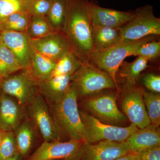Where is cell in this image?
I'll list each match as a JSON object with an SVG mask.
<instances>
[{
	"label": "cell",
	"mask_w": 160,
	"mask_h": 160,
	"mask_svg": "<svg viewBox=\"0 0 160 160\" xmlns=\"http://www.w3.org/2000/svg\"><path fill=\"white\" fill-rule=\"evenodd\" d=\"M65 18L61 32L70 51L82 62H89L94 50L90 0H65Z\"/></svg>",
	"instance_id": "cell-1"
},
{
	"label": "cell",
	"mask_w": 160,
	"mask_h": 160,
	"mask_svg": "<svg viewBox=\"0 0 160 160\" xmlns=\"http://www.w3.org/2000/svg\"><path fill=\"white\" fill-rule=\"evenodd\" d=\"M78 99L77 92L71 83L62 99L47 102L60 141L76 140L86 143L87 132L80 117Z\"/></svg>",
	"instance_id": "cell-2"
},
{
	"label": "cell",
	"mask_w": 160,
	"mask_h": 160,
	"mask_svg": "<svg viewBox=\"0 0 160 160\" xmlns=\"http://www.w3.org/2000/svg\"><path fill=\"white\" fill-rule=\"evenodd\" d=\"M71 80L78 98L106 90L119 89L108 73L89 62L82 63L72 75Z\"/></svg>",
	"instance_id": "cell-3"
},
{
	"label": "cell",
	"mask_w": 160,
	"mask_h": 160,
	"mask_svg": "<svg viewBox=\"0 0 160 160\" xmlns=\"http://www.w3.org/2000/svg\"><path fill=\"white\" fill-rule=\"evenodd\" d=\"M157 36H149L137 41L121 42L107 49L93 52L89 62L106 72L118 86L117 74L121 64L127 57L132 56L141 45L155 40Z\"/></svg>",
	"instance_id": "cell-4"
},
{
	"label": "cell",
	"mask_w": 160,
	"mask_h": 160,
	"mask_svg": "<svg viewBox=\"0 0 160 160\" xmlns=\"http://www.w3.org/2000/svg\"><path fill=\"white\" fill-rule=\"evenodd\" d=\"M108 90L84 98L82 106L87 112L103 123L122 125L128 119L118 108L116 93Z\"/></svg>",
	"instance_id": "cell-5"
},
{
	"label": "cell",
	"mask_w": 160,
	"mask_h": 160,
	"mask_svg": "<svg viewBox=\"0 0 160 160\" xmlns=\"http://www.w3.org/2000/svg\"><path fill=\"white\" fill-rule=\"evenodd\" d=\"M122 41L131 42L160 35V19L155 16L152 6L146 5L134 11L133 18L120 27Z\"/></svg>",
	"instance_id": "cell-6"
},
{
	"label": "cell",
	"mask_w": 160,
	"mask_h": 160,
	"mask_svg": "<svg viewBox=\"0 0 160 160\" xmlns=\"http://www.w3.org/2000/svg\"><path fill=\"white\" fill-rule=\"evenodd\" d=\"M80 117L87 132L86 143L94 144L102 141H126L138 128L131 124L127 127L109 125L101 122L87 112L79 110Z\"/></svg>",
	"instance_id": "cell-7"
},
{
	"label": "cell",
	"mask_w": 160,
	"mask_h": 160,
	"mask_svg": "<svg viewBox=\"0 0 160 160\" xmlns=\"http://www.w3.org/2000/svg\"><path fill=\"white\" fill-rule=\"evenodd\" d=\"M38 81L30 70L24 69L0 81L2 93L14 98L26 107L38 94Z\"/></svg>",
	"instance_id": "cell-8"
},
{
	"label": "cell",
	"mask_w": 160,
	"mask_h": 160,
	"mask_svg": "<svg viewBox=\"0 0 160 160\" xmlns=\"http://www.w3.org/2000/svg\"><path fill=\"white\" fill-rule=\"evenodd\" d=\"M85 143L72 140L44 142L26 160H80Z\"/></svg>",
	"instance_id": "cell-9"
},
{
	"label": "cell",
	"mask_w": 160,
	"mask_h": 160,
	"mask_svg": "<svg viewBox=\"0 0 160 160\" xmlns=\"http://www.w3.org/2000/svg\"><path fill=\"white\" fill-rule=\"evenodd\" d=\"M28 118L39 132L44 142L60 140L47 101L39 93L26 107Z\"/></svg>",
	"instance_id": "cell-10"
},
{
	"label": "cell",
	"mask_w": 160,
	"mask_h": 160,
	"mask_svg": "<svg viewBox=\"0 0 160 160\" xmlns=\"http://www.w3.org/2000/svg\"><path fill=\"white\" fill-rule=\"evenodd\" d=\"M135 85H127L122 100L124 115L138 129H143L151 124L143 97V90Z\"/></svg>",
	"instance_id": "cell-11"
},
{
	"label": "cell",
	"mask_w": 160,
	"mask_h": 160,
	"mask_svg": "<svg viewBox=\"0 0 160 160\" xmlns=\"http://www.w3.org/2000/svg\"><path fill=\"white\" fill-rule=\"evenodd\" d=\"M1 36L2 42L12 52L23 69H29L33 48L27 32L3 29Z\"/></svg>",
	"instance_id": "cell-12"
},
{
	"label": "cell",
	"mask_w": 160,
	"mask_h": 160,
	"mask_svg": "<svg viewBox=\"0 0 160 160\" xmlns=\"http://www.w3.org/2000/svg\"><path fill=\"white\" fill-rule=\"evenodd\" d=\"M129 153L122 142L106 140L94 144L85 143L80 160H114Z\"/></svg>",
	"instance_id": "cell-13"
},
{
	"label": "cell",
	"mask_w": 160,
	"mask_h": 160,
	"mask_svg": "<svg viewBox=\"0 0 160 160\" xmlns=\"http://www.w3.org/2000/svg\"><path fill=\"white\" fill-rule=\"evenodd\" d=\"M27 117L26 107L14 98L2 93L0 96V130L14 132Z\"/></svg>",
	"instance_id": "cell-14"
},
{
	"label": "cell",
	"mask_w": 160,
	"mask_h": 160,
	"mask_svg": "<svg viewBox=\"0 0 160 160\" xmlns=\"http://www.w3.org/2000/svg\"><path fill=\"white\" fill-rule=\"evenodd\" d=\"M89 12L92 24L95 26L120 28L133 18L134 11H122L101 7L90 1Z\"/></svg>",
	"instance_id": "cell-15"
},
{
	"label": "cell",
	"mask_w": 160,
	"mask_h": 160,
	"mask_svg": "<svg viewBox=\"0 0 160 160\" xmlns=\"http://www.w3.org/2000/svg\"><path fill=\"white\" fill-rule=\"evenodd\" d=\"M122 142L129 152L136 154L149 148L159 146V126L150 124L143 129H138Z\"/></svg>",
	"instance_id": "cell-16"
},
{
	"label": "cell",
	"mask_w": 160,
	"mask_h": 160,
	"mask_svg": "<svg viewBox=\"0 0 160 160\" xmlns=\"http://www.w3.org/2000/svg\"><path fill=\"white\" fill-rule=\"evenodd\" d=\"M31 44L36 51L56 61L70 50L61 32H55L40 38L31 39Z\"/></svg>",
	"instance_id": "cell-17"
},
{
	"label": "cell",
	"mask_w": 160,
	"mask_h": 160,
	"mask_svg": "<svg viewBox=\"0 0 160 160\" xmlns=\"http://www.w3.org/2000/svg\"><path fill=\"white\" fill-rule=\"evenodd\" d=\"M72 75L53 77L38 81L39 93L47 102H58L64 97L69 89Z\"/></svg>",
	"instance_id": "cell-18"
},
{
	"label": "cell",
	"mask_w": 160,
	"mask_h": 160,
	"mask_svg": "<svg viewBox=\"0 0 160 160\" xmlns=\"http://www.w3.org/2000/svg\"><path fill=\"white\" fill-rule=\"evenodd\" d=\"M35 126L28 117L14 131L18 153L22 158H25L31 150L34 143Z\"/></svg>",
	"instance_id": "cell-19"
},
{
	"label": "cell",
	"mask_w": 160,
	"mask_h": 160,
	"mask_svg": "<svg viewBox=\"0 0 160 160\" xmlns=\"http://www.w3.org/2000/svg\"><path fill=\"white\" fill-rule=\"evenodd\" d=\"M93 52L109 48L122 41L120 28L92 25Z\"/></svg>",
	"instance_id": "cell-20"
},
{
	"label": "cell",
	"mask_w": 160,
	"mask_h": 160,
	"mask_svg": "<svg viewBox=\"0 0 160 160\" xmlns=\"http://www.w3.org/2000/svg\"><path fill=\"white\" fill-rule=\"evenodd\" d=\"M56 62L33 48L28 69L38 81L45 79L50 76L54 69Z\"/></svg>",
	"instance_id": "cell-21"
},
{
	"label": "cell",
	"mask_w": 160,
	"mask_h": 160,
	"mask_svg": "<svg viewBox=\"0 0 160 160\" xmlns=\"http://www.w3.org/2000/svg\"><path fill=\"white\" fill-rule=\"evenodd\" d=\"M148 62L141 57H137L131 62L123 61L119 69L120 76L125 80L127 85H136L141 72L148 67Z\"/></svg>",
	"instance_id": "cell-22"
},
{
	"label": "cell",
	"mask_w": 160,
	"mask_h": 160,
	"mask_svg": "<svg viewBox=\"0 0 160 160\" xmlns=\"http://www.w3.org/2000/svg\"><path fill=\"white\" fill-rule=\"evenodd\" d=\"M22 69L12 52L0 42V81Z\"/></svg>",
	"instance_id": "cell-23"
},
{
	"label": "cell",
	"mask_w": 160,
	"mask_h": 160,
	"mask_svg": "<svg viewBox=\"0 0 160 160\" xmlns=\"http://www.w3.org/2000/svg\"><path fill=\"white\" fill-rule=\"evenodd\" d=\"M82 63V62L69 50L57 60L54 69L49 78L72 75L79 68Z\"/></svg>",
	"instance_id": "cell-24"
},
{
	"label": "cell",
	"mask_w": 160,
	"mask_h": 160,
	"mask_svg": "<svg viewBox=\"0 0 160 160\" xmlns=\"http://www.w3.org/2000/svg\"><path fill=\"white\" fill-rule=\"evenodd\" d=\"M34 0H0V22L10 15L18 12H29Z\"/></svg>",
	"instance_id": "cell-25"
},
{
	"label": "cell",
	"mask_w": 160,
	"mask_h": 160,
	"mask_svg": "<svg viewBox=\"0 0 160 160\" xmlns=\"http://www.w3.org/2000/svg\"><path fill=\"white\" fill-rule=\"evenodd\" d=\"M26 32L31 39H37L57 32L52 29L46 17L32 16Z\"/></svg>",
	"instance_id": "cell-26"
},
{
	"label": "cell",
	"mask_w": 160,
	"mask_h": 160,
	"mask_svg": "<svg viewBox=\"0 0 160 160\" xmlns=\"http://www.w3.org/2000/svg\"><path fill=\"white\" fill-rule=\"evenodd\" d=\"M32 15L29 12H18L9 16L2 22L3 29L17 32L27 31Z\"/></svg>",
	"instance_id": "cell-27"
},
{
	"label": "cell",
	"mask_w": 160,
	"mask_h": 160,
	"mask_svg": "<svg viewBox=\"0 0 160 160\" xmlns=\"http://www.w3.org/2000/svg\"><path fill=\"white\" fill-rule=\"evenodd\" d=\"M143 97L146 111L151 124L159 126L160 124V96L159 93L143 90Z\"/></svg>",
	"instance_id": "cell-28"
},
{
	"label": "cell",
	"mask_w": 160,
	"mask_h": 160,
	"mask_svg": "<svg viewBox=\"0 0 160 160\" xmlns=\"http://www.w3.org/2000/svg\"><path fill=\"white\" fill-rule=\"evenodd\" d=\"M65 0H52L51 7L46 17L52 29L61 32L65 18Z\"/></svg>",
	"instance_id": "cell-29"
},
{
	"label": "cell",
	"mask_w": 160,
	"mask_h": 160,
	"mask_svg": "<svg viewBox=\"0 0 160 160\" xmlns=\"http://www.w3.org/2000/svg\"><path fill=\"white\" fill-rule=\"evenodd\" d=\"M160 54V42L155 39L141 45L132 56L141 57L149 61L156 59L159 57Z\"/></svg>",
	"instance_id": "cell-30"
},
{
	"label": "cell",
	"mask_w": 160,
	"mask_h": 160,
	"mask_svg": "<svg viewBox=\"0 0 160 160\" xmlns=\"http://www.w3.org/2000/svg\"><path fill=\"white\" fill-rule=\"evenodd\" d=\"M18 153L14 132H4L0 146V159L5 160Z\"/></svg>",
	"instance_id": "cell-31"
},
{
	"label": "cell",
	"mask_w": 160,
	"mask_h": 160,
	"mask_svg": "<svg viewBox=\"0 0 160 160\" xmlns=\"http://www.w3.org/2000/svg\"><path fill=\"white\" fill-rule=\"evenodd\" d=\"M51 3V0H34L29 13L32 16L46 17L49 12Z\"/></svg>",
	"instance_id": "cell-32"
},
{
	"label": "cell",
	"mask_w": 160,
	"mask_h": 160,
	"mask_svg": "<svg viewBox=\"0 0 160 160\" xmlns=\"http://www.w3.org/2000/svg\"><path fill=\"white\" fill-rule=\"evenodd\" d=\"M141 82L146 89H148L151 92L159 94L160 75L154 73H148L142 78Z\"/></svg>",
	"instance_id": "cell-33"
},
{
	"label": "cell",
	"mask_w": 160,
	"mask_h": 160,
	"mask_svg": "<svg viewBox=\"0 0 160 160\" xmlns=\"http://www.w3.org/2000/svg\"><path fill=\"white\" fill-rule=\"evenodd\" d=\"M138 155L141 160H160V145L146 149Z\"/></svg>",
	"instance_id": "cell-34"
},
{
	"label": "cell",
	"mask_w": 160,
	"mask_h": 160,
	"mask_svg": "<svg viewBox=\"0 0 160 160\" xmlns=\"http://www.w3.org/2000/svg\"><path fill=\"white\" fill-rule=\"evenodd\" d=\"M114 160H141L138 154L129 153L116 159Z\"/></svg>",
	"instance_id": "cell-35"
},
{
	"label": "cell",
	"mask_w": 160,
	"mask_h": 160,
	"mask_svg": "<svg viewBox=\"0 0 160 160\" xmlns=\"http://www.w3.org/2000/svg\"><path fill=\"white\" fill-rule=\"evenodd\" d=\"M22 158L18 153H17L11 157L8 158L5 160H22Z\"/></svg>",
	"instance_id": "cell-36"
},
{
	"label": "cell",
	"mask_w": 160,
	"mask_h": 160,
	"mask_svg": "<svg viewBox=\"0 0 160 160\" xmlns=\"http://www.w3.org/2000/svg\"><path fill=\"white\" fill-rule=\"evenodd\" d=\"M4 132L0 130V146H1V143H2V140L3 135H4Z\"/></svg>",
	"instance_id": "cell-37"
},
{
	"label": "cell",
	"mask_w": 160,
	"mask_h": 160,
	"mask_svg": "<svg viewBox=\"0 0 160 160\" xmlns=\"http://www.w3.org/2000/svg\"><path fill=\"white\" fill-rule=\"evenodd\" d=\"M3 29L2 25V23L0 22V42H2V36H1V32Z\"/></svg>",
	"instance_id": "cell-38"
},
{
	"label": "cell",
	"mask_w": 160,
	"mask_h": 160,
	"mask_svg": "<svg viewBox=\"0 0 160 160\" xmlns=\"http://www.w3.org/2000/svg\"><path fill=\"white\" fill-rule=\"evenodd\" d=\"M2 91H1V88H0V96H1V94H2Z\"/></svg>",
	"instance_id": "cell-39"
},
{
	"label": "cell",
	"mask_w": 160,
	"mask_h": 160,
	"mask_svg": "<svg viewBox=\"0 0 160 160\" xmlns=\"http://www.w3.org/2000/svg\"></svg>",
	"instance_id": "cell-40"
},
{
	"label": "cell",
	"mask_w": 160,
	"mask_h": 160,
	"mask_svg": "<svg viewBox=\"0 0 160 160\" xmlns=\"http://www.w3.org/2000/svg\"><path fill=\"white\" fill-rule=\"evenodd\" d=\"M51 1H52V0H51Z\"/></svg>",
	"instance_id": "cell-41"
},
{
	"label": "cell",
	"mask_w": 160,
	"mask_h": 160,
	"mask_svg": "<svg viewBox=\"0 0 160 160\" xmlns=\"http://www.w3.org/2000/svg\"><path fill=\"white\" fill-rule=\"evenodd\" d=\"M0 160H1V159H0Z\"/></svg>",
	"instance_id": "cell-42"
}]
</instances>
